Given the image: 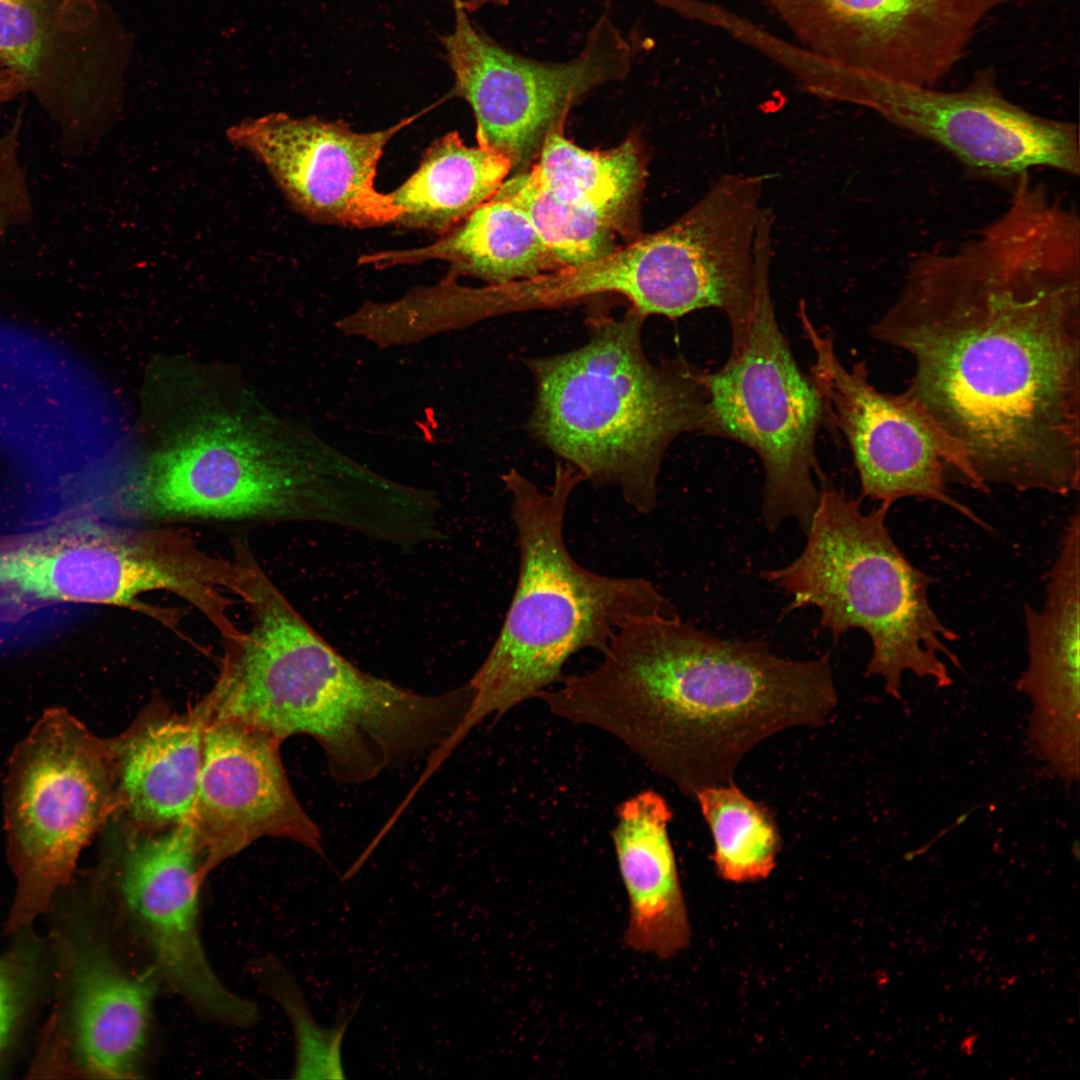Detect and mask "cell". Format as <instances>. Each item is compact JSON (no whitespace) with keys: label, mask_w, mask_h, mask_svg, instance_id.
I'll use <instances>...</instances> for the list:
<instances>
[{"label":"cell","mask_w":1080,"mask_h":1080,"mask_svg":"<svg viewBox=\"0 0 1080 1080\" xmlns=\"http://www.w3.org/2000/svg\"><path fill=\"white\" fill-rule=\"evenodd\" d=\"M907 353L903 392L980 480L1061 496L1080 483V223L1030 177L970 239L910 265L871 327Z\"/></svg>","instance_id":"cell-1"},{"label":"cell","mask_w":1080,"mask_h":1080,"mask_svg":"<svg viewBox=\"0 0 1080 1080\" xmlns=\"http://www.w3.org/2000/svg\"><path fill=\"white\" fill-rule=\"evenodd\" d=\"M592 670L539 697L551 713L604 731L684 795L731 784L763 740L823 726L838 697L828 655L791 660L762 640H725L677 614L630 620Z\"/></svg>","instance_id":"cell-2"},{"label":"cell","mask_w":1080,"mask_h":1080,"mask_svg":"<svg viewBox=\"0 0 1080 1080\" xmlns=\"http://www.w3.org/2000/svg\"><path fill=\"white\" fill-rule=\"evenodd\" d=\"M248 610L249 624L226 644L209 692L214 718L245 723L282 742L314 738L339 783L361 784L433 752L469 711V682L421 695L365 673L278 590L259 593Z\"/></svg>","instance_id":"cell-3"},{"label":"cell","mask_w":1080,"mask_h":1080,"mask_svg":"<svg viewBox=\"0 0 1080 1080\" xmlns=\"http://www.w3.org/2000/svg\"><path fill=\"white\" fill-rule=\"evenodd\" d=\"M645 319L633 308L620 317L591 313L584 345L528 360L535 381L528 430L584 481L617 486L648 514L669 445L684 433L704 434L708 394L703 369L683 356L648 358Z\"/></svg>","instance_id":"cell-4"},{"label":"cell","mask_w":1080,"mask_h":1080,"mask_svg":"<svg viewBox=\"0 0 1080 1080\" xmlns=\"http://www.w3.org/2000/svg\"><path fill=\"white\" fill-rule=\"evenodd\" d=\"M502 480L517 531V585L500 633L469 681L471 706L443 745L447 754L485 718L501 717L559 684L575 653L602 652L632 619L677 613L649 580L601 575L574 560L564 522L571 494L584 481L575 468L558 464L547 492L515 469Z\"/></svg>","instance_id":"cell-5"},{"label":"cell","mask_w":1080,"mask_h":1080,"mask_svg":"<svg viewBox=\"0 0 1080 1080\" xmlns=\"http://www.w3.org/2000/svg\"><path fill=\"white\" fill-rule=\"evenodd\" d=\"M890 508L880 503L865 512L860 499L824 486L801 554L760 577L792 598L790 609L817 608L835 641L853 629L865 632L872 644L866 676L880 677L900 699L906 672L946 688L953 682L946 661L961 663L949 647L959 636L929 599L935 579L893 540Z\"/></svg>","instance_id":"cell-6"},{"label":"cell","mask_w":1080,"mask_h":1080,"mask_svg":"<svg viewBox=\"0 0 1080 1080\" xmlns=\"http://www.w3.org/2000/svg\"><path fill=\"white\" fill-rule=\"evenodd\" d=\"M374 485L372 470L314 432L275 451L222 424L155 458L124 507L151 520H309L358 530Z\"/></svg>","instance_id":"cell-7"},{"label":"cell","mask_w":1080,"mask_h":1080,"mask_svg":"<svg viewBox=\"0 0 1080 1080\" xmlns=\"http://www.w3.org/2000/svg\"><path fill=\"white\" fill-rule=\"evenodd\" d=\"M771 254L761 263L754 310L745 340L726 363L702 372L708 394L704 435L738 442L764 469L763 519L776 531L793 518L806 533L822 488L816 455L820 428L829 424L823 398L798 367L782 333L770 292Z\"/></svg>","instance_id":"cell-8"},{"label":"cell","mask_w":1080,"mask_h":1080,"mask_svg":"<svg viewBox=\"0 0 1080 1080\" xmlns=\"http://www.w3.org/2000/svg\"><path fill=\"white\" fill-rule=\"evenodd\" d=\"M805 88L823 99L875 112L940 145L984 177L1015 180L1035 167L1079 174L1077 126L1033 114L1008 100L992 69L976 72L960 90L942 91L816 57L808 66Z\"/></svg>","instance_id":"cell-9"},{"label":"cell","mask_w":1080,"mask_h":1080,"mask_svg":"<svg viewBox=\"0 0 1080 1080\" xmlns=\"http://www.w3.org/2000/svg\"><path fill=\"white\" fill-rule=\"evenodd\" d=\"M4 828L32 884L66 878L118 810L112 740L61 707L49 708L15 746L3 789Z\"/></svg>","instance_id":"cell-10"},{"label":"cell","mask_w":1080,"mask_h":1080,"mask_svg":"<svg viewBox=\"0 0 1080 1080\" xmlns=\"http://www.w3.org/2000/svg\"><path fill=\"white\" fill-rule=\"evenodd\" d=\"M455 8L454 28L443 39L454 92L472 107L478 145L504 155L516 173L528 169L579 98L623 77L632 63L631 46L606 16L577 57L546 63L499 45L472 24L461 2Z\"/></svg>","instance_id":"cell-11"},{"label":"cell","mask_w":1080,"mask_h":1080,"mask_svg":"<svg viewBox=\"0 0 1080 1080\" xmlns=\"http://www.w3.org/2000/svg\"><path fill=\"white\" fill-rule=\"evenodd\" d=\"M798 315L814 362L810 377L825 403L829 424L845 436L859 474L861 496L892 506L924 498L955 510L989 529L973 510L948 491L946 468L973 489L987 491L965 447L903 392L877 390L866 362L847 369L831 335L821 334L800 304Z\"/></svg>","instance_id":"cell-12"},{"label":"cell","mask_w":1080,"mask_h":1080,"mask_svg":"<svg viewBox=\"0 0 1080 1080\" xmlns=\"http://www.w3.org/2000/svg\"><path fill=\"white\" fill-rule=\"evenodd\" d=\"M114 864L128 917L158 977L201 1015L249 1026L250 1001L228 989L206 956L199 929V893L206 877L189 820L159 829L112 817Z\"/></svg>","instance_id":"cell-13"},{"label":"cell","mask_w":1080,"mask_h":1080,"mask_svg":"<svg viewBox=\"0 0 1080 1080\" xmlns=\"http://www.w3.org/2000/svg\"><path fill=\"white\" fill-rule=\"evenodd\" d=\"M798 45L844 67L935 86L1002 0H763Z\"/></svg>","instance_id":"cell-14"},{"label":"cell","mask_w":1080,"mask_h":1080,"mask_svg":"<svg viewBox=\"0 0 1080 1080\" xmlns=\"http://www.w3.org/2000/svg\"><path fill=\"white\" fill-rule=\"evenodd\" d=\"M412 118L359 133L343 121L272 113L227 130V138L260 161L288 201L312 220L370 228L394 223L401 211L375 188L389 140Z\"/></svg>","instance_id":"cell-15"},{"label":"cell","mask_w":1080,"mask_h":1080,"mask_svg":"<svg viewBox=\"0 0 1080 1080\" xmlns=\"http://www.w3.org/2000/svg\"><path fill=\"white\" fill-rule=\"evenodd\" d=\"M281 743L239 721L207 720L188 819L206 876L262 837L289 839L325 858L321 832L286 775Z\"/></svg>","instance_id":"cell-16"},{"label":"cell","mask_w":1080,"mask_h":1080,"mask_svg":"<svg viewBox=\"0 0 1080 1080\" xmlns=\"http://www.w3.org/2000/svg\"><path fill=\"white\" fill-rule=\"evenodd\" d=\"M152 576L150 551L130 528L69 521L0 544V604L69 601L134 608Z\"/></svg>","instance_id":"cell-17"},{"label":"cell","mask_w":1080,"mask_h":1080,"mask_svg":"<svg viewBox=\"0 0 1080 1080\" xmlns=\"http://www.w3.org/2000/svg\"><path fill=\"white\" fill-rule=\"evenodd\" d=\"M1028 664L1016 688L1031 701L1032 751L1050 770L1079 765L1080 517L1070 516L1041 608L1026 605Z\"/></svg>","instance_id":"cell-18"},{"label":"cell","mask_w":1080,"mask_h":1080,"mask_svg":"<svg viewBox=\"0 0 1080 1080\" xmlns=\"http://www.w3.org/2000/svg\"><path fill=\"white\" fill-rule=\"evenodd\" d=\"M93 13L92 0H0V64L21 78L68 146L94 132Z\"/></svg>","instance_id":"cell-19"},{"label":"cell","mask_w":1080,"mask_h":1080,"mask_svg":"<svg viewBox=\"0 0 1080 1080\" xmlns=\"http://www.w3.org/2000/svg\"><path fill=\"white\" fill-rule=\"evenodd\" d=\"M206 723L199 703L183 714L157 703L147 707L125 732L111 738L118 798L115 814L150 829L188 820L202 766Z\"/></svg>","instance_id":"cell-20"},{"label":"cell","mask_w":1080,"mask_h":1080,"mask_svg":"<svg viewBox=\"0 0 1080 1080\" xmlns=\"http://www.w3.org/2000/svg\"><path fill=\"white\" fill-rule=\"evenodd\" d=\"M611 831L629 903L625 945L667 959L682 950L690 931L675 855L668 835L666 800L645 790L617 808Z\"/></svg>","instance_id":"cell-21"},{"label":"cell","mask_w":1080,"mask_h":1080,"mask_svg":"<svg viewBox=\"0 0 1080 1080\" xmlns=\"http://www.w3.org/2000/svg\"><path fill=\"white\" fill-rule=\"evenodd\" d=\"M446 261L448 279L465 275L500 286L560 270L525 212L495 197L475 208L449 232L426 247L362 256V264L387 267L427 260Z\"/></svg>","instance_id":"cell-22"},{"label":"cell","mask_w":1080,"mask_h":1080,"mask_svg":"<svg viewBox=\"0 0 1080 1080\" xmlns=\"http://www.w3.org/2000/svg\"><path fill=\"white\" fill-rule=\"evenodd\" d=\"M156 970L141 976L93 955L78 980L75 1035L80 1059L94 1075L135 1078L148 1041Z\"/></svg>","instance_id":"cell-23"},{"label":"cell","mask_w":1080,"mask_h":1080,"mask_svg":"<svg viewBox=\"0 0 1080 1080\" xmlns=\"http://www.w3.org/2000/svg\"><path fill=\"white\" fill-rule=\"evenodd\" d=\"M501 153L467 146L458 132L436 139L417 170L389 193L401 211L394 223L411 229L449 232L489 200L511 172Z\"/></svg>","instance_id":"cell-24"},{"label":"cell","mask_w":1080,"mask_h":1080,"mask_svg":"<svg viewBox=\"0 0 1080 1080\" xmlns=\"http://www.w3.org/2000/svg\"><path fill=\"white\" fill-rule=\"evenodd\" d=\"M532 166L557 196L606 218L623 233L634 216L645 178V166L632 139L606 150L581 148L551 130Z\"/></svg>","instance_id":"cell-25"},{"label":"cell","mask_w":1080,"mask_h":1080,"mask_svg":"<svg viewBox=\"0 0 1080 1080\" xmlns=\"http://www.w3.org/2000/svg\"><path fill=\"white\" fill-rule=\"evenodd\" d=\"M695 799L713 836V860L720 875L734 882L766 878L781 845L768 808L734 783L704 788Z\"/></svg>","instance_id":"cell-26"},{"label":"cell","mask_w":1080,"mask_h":1080,"mask_svg":"<svg viewBox=\"0 0 1080 1080\" xmlns=\"http://www.w3.org/2000/svg\"><path fill=\"white\" fill-rule=\"evenodd\" d=\"M492 197L525 212L561 269L587 264L616 249L617 229L603 216L557 196L533 166L505 179Z\"/></svg>","instance_id":"cell-27"},{"label":"cell","mask_w":1080,"mask_h":1080,"mask_svg":"<svg viewBox=\"0 0 1080 1080\" xmlns=\"http://www.w3.org/2000/svg\"><path fill=\"white\" fill-rule=\"evenodd\" d=\"M262 980L268 992L278 1001L292 1024L295 1035L294 1079H343L341 1045L348 1024L358 1010L342 1009L331 1028L320 1026L312 1017L302 991L294 979L276 960L263 967Z\"/></svg>","instance_id":"cell-28"},{"label":"cell","mask_w":1080,"mask_h":1080,"mask_svg":"<svg viewBox=\"0 0 1080 1080\" xmlns=\"http://www.w3.org/2000/svg\"><path fill=\"white\" fill-rule=\"evenodd\" d=\"M19 121L0 122V244L32 216V199L20 157Z\"/></svg>","instance_id":"cell-29"},{"label":"cell","mask_w":1080,"mask_h":1080,"mask_svg":"<svg viewBox=\"0 0 1080 1080\" xmlns=\"http://www.w3.org/2000/svg\"><path fill=\"white\" fill-rule=\"evenodd\" d=\"M14 1010L13 987L5 972L0 968V1049L12 1025Z\"/></svg>","instance_id":"cell-30"},{"label":"cell","mask_w":1080,"mask_h":1080,"mask_svg":"<svg viewBox=\"0 0 1080 1080\" xmlns=\"http://www.w3.org/2000/svg\"><path fill=\"white\" fill-rule=\"evenodd\" d=\"M977 1039H978V1034H975V1033L967 1036L966 1038H964L963 1041L961 1042L960 1046H959L960 1052L965 1054L966 1056H971L972 1053L974 1052V1046H975V1043L977 1042Z\"/></svg>","instance_id":"cell-31"},{"label":"cell","mask_w":1080,"mask_h":1080,"mask_svg":"<svg viewBox=\"0 0 1080 1080\" xmlns=\"http://www.w3.org/2000/svg\"><path fill=\"white\" fill-rule=\"evenodd\" d=\"M505 0H469L462 3L465 10H474L485 4L503 3Z\"/></svg>","instance_id":"cell-32"},{"label":"cell","mask_w":1080,"mask_h":1080,"mask_svg":"<svg viewBox=\"0 0 1080 1080\" xmlns=\"http://www.w3.org/2000/svg\"><path fill=\"white\" fill-rule=\"evenodd\" d=\"M1 67H2V65L0 64V68H1Z\"/></svg>","instance_id":"cell-33"}]
</instances>
